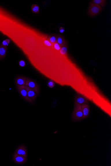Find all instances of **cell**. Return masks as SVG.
I'll return each mask as SVG.
<instances>
[{
  "instance_id": "cell-1",
  "label": "cell",
  "mask_w": 111,
  "mask_h": 166,
  "mask_svg": "<svg viewBox=\"0 0 111 166\" xmlns=\"http://www.w3.org/2000/svg\"><path fill=\"white\" fill-rule=\"evenodd\" d=\"M101 6L94 3H90L88 10V14L91 17H95L99 14L102 10Z\"/></svg>"
},
{
  "instance_id": "cell-2",
  "label": "cell",
  "mask_w": 111,
  "mask_h": 166,
  "mask_svg": "<svg viewBox=\"0 0 111 166\" xmlns=\"http://www.w3.org/2000/svg\"><path fill=\"white\" fill-rule=\"evenodd\" d=\"M83 115L82 112L81 105H77L75 107L73 110L72 119L74 121H79L83 119Z\"/></svg>"
},
{
  "instance_id": "cell-3",
  "label": "cell",
  "mask_w": 111,
  "mask_h": 166,
  "mask_svg": "<svg viewBox=\"0 0 111 166\" xmlns=\"http://www.w3.org/2000/svg\"><path fill=\"white\" fill-rule=\"evenodd\" d=\"M84 104L89 105V100L85 96L79 94H77L74 100V107L77 105H81Z\"/></svg>"
},
{
  "instance_id": "cell-4",
  "label": "cell",
  "mask_w": 111,
  "mask_h": 166,
  "mask_svg": "<svg viewBox=\"0 0 111 166\" xmlns=\"http://www.w3.org/2000/svg\"><path fill=\"white\" fill-rule=\"evenodd\" d=\"M24 85H16V87L18 91L24 100L27 102L32 104L33 101L28 97L27 93L26 90Z\"/></svg>"
},
{
  "instance_id": "cell-5",
  "label": "cell",
  "mask_w": 111,
  "mask_h": 166,
  "mask_svg": "<svg viewBox=\"0 0 111 166\" xmlns=\"http://www.w3.org/2000/svg\"><path fill=\"white\" fill-rule=\"evenodd\" d=\"M25 86H28L31 88L34 89L36 92L37 95H38L39 88L37 83L29 78H26L25 81Z\"/></svg>"
},
{
  "instance_id": "cell-6",
  "label": "cell",
  "mask_w": 111,
  "mask_h": 166,
  "mask_svg": "<svg viewBox=\"0 0 111 166\" xmlns=\"http://www.w3.org/2000/svg\"><path fill=\"white\" fill-rule=\"evenodd\" d=\"M25 87L27 93L28 97L32 100L33 102H34L37 96L36 92L34 89L31 88L28 86H25Z\"/></svg>"
},
{
  "instance_id": "cell-7",
  "label": "cell",
  "mask_w": 111,
  "mask_h": 166,
  "mask_svg": "<svg viewBox=\"0 0 111 166\" xmlns=\"http://www.w3.org/2000/svg\"><path fill=\"white\" fill-rule=\"evenodd\" d=\"M13 160L17 164L21 165L25 163L27 161V158L20 156L14 153L13 156Z\"/></svg>"
},
{
  "instance_id": "cell-8",
  "label": "cell",
  "mask_w": 111,
  "mask_h": 166,
  "mask_svg": "<svg viewBox=\"0 0 111 166\" xmlns=\"http://www.w3.org/2000/svg\"><path fill=\"white\" fill-rule=\"evenodd\" d=\"M14 153L24 157L27 158V150L26 148L24 145L20 146L15 150Z\"/></svg>"
},
{
  "instance_id": "cell-9",
  "label": "cell",
  "mask_w": 111,
  "mask_h": 166,
  "mask_svg": "<svg viewBox=\"0 0 111 166\" xmlns=\"http://www.w3.org/2000/svg\"><path fill=\"white\" fill-rule=\"evenodd\" d=\"M82 112H83V119L87 118L89 115L90 113V106L86 104L81 105Z\"/></svg>"
},
{
  "instance_id": "cell-10",
  "label": "cell",
  "mask_w": 111,
  "mask_h": 166,
  "mask_svg": "<svg viewBox=\"0 0 111 166\" xmlns=\"http://www.w3.org/2000/svg\"><path fill=\"white\" fill-rule=\"evenodd\" d=\"M26 77L23 76H18L15 79V83L18 85H24L25 86Z\"/></svg>"
},
{
  "instance_id": "cell-11",
  "label": "cell",
  "mask_w": 111,
  "mask_h": 166,
  "mask_svg": "<svg viewBox=\"0 0 111 166\" xmlns=\"http://www.w3.org/2000/svg\"><path fill=\"white\" fill-rule=\"evenodd\" d=\"M7 51V46L0 45V60L3 59L6 55Z\"/></svg>"
},
{
  "instance_id": "cell-12",
  "label": "cell",
  "mask_w": 111,
  "mask_h": 166,
  "mask_svg": "<svg viewBox=\"0 0 111 166\" xmlns=\"http://www.w3.org/2000/svg\"><path fill=\"white\" fill-rule=\"evenodd\" d=\"M56 42L61 47L65 46L66 44V42L65 39L61 36L59 35H58Z\"/></svg>"
},
{
  "instance_id": "cell-13",
  "label": "cell",
  "mask_w": 111,
  "mask_h": 166,
  "mask_svg": "<svg viewBox=\"0 0 111 166\" xmlns=\"http://www.w3.org/2000/svg\"><path fill=\"white\" fill-rule=\"evenodd\" d=\"M58 35L53 34L49 35L47 40H48L51 43L54 44L56 42Z\"/></svg>"
},
{
  "instance_id": "cell-14",
  "label": "cell",
  "mask_w": 111,
  "mask_h": 166,
  "mask_svg": "<svg viewBox=\"0 0 111 166\" xmlns=\"http://www.w3.org/2000/svg\"><path fill=\"white\" fill-rule=\"evenodd\" d=\"M106 1L105 0H92L91 1V3L97 4L101 6V7L105 6L106 3Z\"/></svg>"
},
{
  "instance_id": "cell-15",
  "label": "cell",
  "mask_w": 111,
  "mask_h": 166,
  "mask_svg": "<svg viewBox=\"0 0 111 166\" xmlns=\"http://www.w3.org/2000/svg\"><path fill=\"white\" fill-rule=\"evenodd\" d=\"M32 12L38 14L39 13V8L38 5L36 4H33L31 8Z\"/></svg>"
},
{
  "instance_id": "cell-16",
  "label": "cell",
  "mask_w": 111,
  "mask_h": 166,
  "mask_svg": "<svg viewBox=\"0 0 111 166\" xmlns=\"http://www.w3.org/2000/svg\"><path fill=\"white\" fill-rule=\"evenodd\" d=\"M67 46L66 44L65 46L61 47L60 50V53L62 55H65L67 53Z\"/></svg>"
},
{
  "instance_id": "cell-17",
  "label": "cell",
  "mask_w": 111,
  "mask_h": 166,
  "mask_svg": "<svg viewBox=\"0 0 111 166\" xmlns=\"http://www.w3.org/2000/svg\"><path fill=\"white\" fill-rule=\"evenodd\" d=\"M47 85L50 88H53L55 86V82L52 79L50 80L47 83Z\"/></svg>"
},
{
  "instance_id": "cell-18",
  "label": "cell",
  "mask_w": 111,
  "mask_h": 166,
  "mask_svg": "<svg viewBox=\"0 0 111 166\" xmlns=\"http://www.w3.org/2000/svg\"><path fill=\"white\" fill-rule=\"evenodd\" d=\"M10 42V40L8 39H7L2 42L1 44L4 46H8Z\"/></svg>"
},
{
  "instance_id": "cell-19",
  "label": "cell",
  "mask_w": 111,
  "mask_h": 166,
  "mask_svg": "<svg viewBox=\"0 0 111 166\" xmlns=\"http://www.w3.org/2000/svg\"><path fill=\"white\" fill-rule=\"evenodd\" d=\"M54 47L55 50L57 51L60 50L61 48L60 46L57 43V42H56V43L54 44Z\"/></svg>"
},
{
  "instance_id": "cell-20",
  "label": "cell",
  "mask_w": 111,
  "mask_h": 166,
  "mask_svg": "<svg viewBox=\"0 0 111 166\" xmlns=\"http://www.w3.org/2000/svg\"><path fill=\"white\" fill-rule=\"evenodd\" d=\"M18 63L19 66L22 67H25L26 65L25 61H24V60H20Z\"/></svg>"
},
{
  "instance_id": "cell-21",
  "label": "cell",
  "mask_w": 111,
  "mask_h": 166,
  "mask_svg": "<svg viewBox=\"0 0 111 166\" xmlns=\"http://www.w3.org/2000/svg\"><path fill=\"white\" fill-rule=\"evenodd\" d=\"M44 43L46 46L50 47L52 46V44L51 42L48 41L47 40H44Z\"/></svg>"
},
{
  "instance_id": "cell-22",
  "label": "cell",
  "mask_w": 111,
  "mask_h": 166,
  "mask_svg": "<svg viewBox=\"0 0 111 166\" xmlns=\"http://www.w3.org/2000/svg\"><path fill=\"white\" fill-rule=\"evenodd\" d=\"M65 31V28L63 27H61L59 29V32L60 33H63Z\"/></svg>"
}]
</instances>
